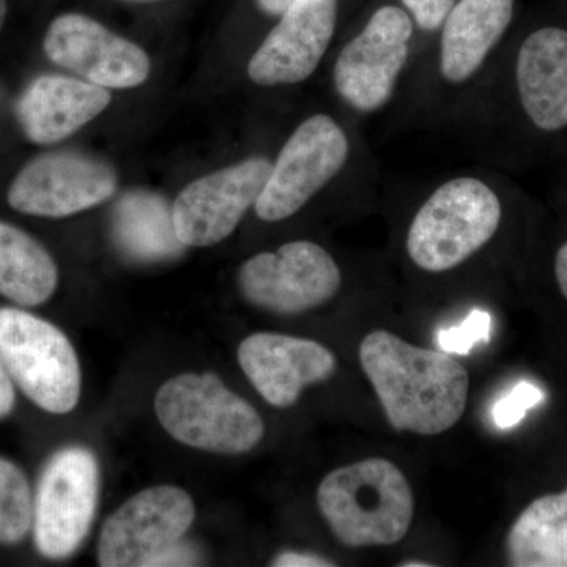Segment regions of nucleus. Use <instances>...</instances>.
<instances>
[{"instance_id": "f257e3e1", "label": "nucleus", "mask_w": 567, "mask_h": 567, "mask_svg": "<svg viewBox=\"0 0 567 567\" xmlns=\"http://www.w3.org/2000/svg\"><path fill=\"white\" fill-rule=\"evenodd\" d=\"M360 363L394 431L440 435L464 416L470 377L450 353L377 330L361 341Z\"/></svg>"}, {"instance_id": "f03ea898", "label": "nucleus", "mask_w": 567, "mask_h": 567, "mask_svg": "<svg viewBox=\"0 0 567 567\" xmlns=\"http://www.w3.org/2000/svg\"><path fill=\"white\" fill-rule=\"evenodd\" d=\"M317 506L347 548L401 543L415 517V495L401 468L383 457L364 458L328 473Z\"/></svg>"}, {"instance_id": "7ed1b4c3", "label": "nucleus", "mask_w": 567, "mask_h": 567, "mask_svg": "<svg viewBox=\"0 0 567 567\" xmlns=\"http://www.w3.org/2000/svg\"><path fill=\"white\" fill-rule=\"evenodd\" d=\"M505 216L502 196L473 175L450 178L417 208L405 248L427 274H446L491 244Z\"/></svg>"}, {"instance_id": "20e7f679", "label": "nucleus", "mask_w": 567, "mask_h": 567, "mask_svg": "<svg viewBox=\"0 0 567 567\" xmlns=\"http://www.w3.org/2000/svg\"><path fill=\"white\" fill-rule=\"evenodd\" d=\"M155 412L173 439L208 453H249L265 435L257 410L212 372L167 380L156 393Z\"/></svg>"}, {"instance_id": "39448f33", "label": "nucleus", "mask_w": 567, "mask_h": 567, "mask_svg": "<svg viewBox=\"0 0 567 567\" xmlns=\"http://www.w3.org/2000/svg\"><path fill=\"white\" fill-rule=\"evenodd\" d=\"M0 357L13 382L44 412L63 415L80 402L78 354L48 320L22 309H0Z\"/></svg>"}, {"instance_id": "423d86ee", "label": "nucleus", "mask_w": 567, "mask_h": 567, "mask_svg": "<svg viewBox=\"0 0 567 567\" xmlns=\"http://www.w3.org/2000/svg\"><path fill=\"white\" fill-rule=\"evenodd\" d=\"M100 470L92 451L69 446L44 465L33 496V540L44 558H70L84 543L99 506Z\"/></svg>"}, {"instance_id": "0eeeda50", "label": "nucleus", "mask_w": 567, "mask_h": 567, "mask_svg": "<svg viewBox=\"0 0 567 567\" xmlns=\"http://www.w3.org/2000/svg\"><path fill=\"white\" fill-rule=\"evenodd\" d=\"M415 35V22L401 7L374 11L336 59L333 82L339 99L358 114H374L393 99Z\"/></svg>"}, {"instance_id": "6e6552de", "label": "nucleus", "mask_w": 567, "mask_h": 567, "mask_svg": "<svg viewBox=\"0 0 567 567\" xmlns=\"http://www.w3.org/2000/svg\"><path fill=\"white\" fill-rule=\"evenodd\" d=\"M350 156L346 130L331 115L306 118L284 144L256 213L267 223L284 221L300 212L344 169Z\"/></svg>"}, {"instance_id": "1a4fd4ad", "label": "nucleus", "mask_w": 567, "mask_h": 567, "mask_svg": "<svg viewBox=\"0 0 567 567\" xmlns=\"http://www.w3.org/2000/svg\"><path fill=\"white\" fill-rule=\"evenodd\" d=\"M342 274L333 256L312 241H292L278 251L260 252L238 270V289L256 308L297 316L333 300Z\"/></svg>"}, {"instance_id": "9d476101", "label": "nucleus", "mask_w": 567, "mask_h": 567, "mask_svg": "<svg viewBox=\"0 0 567 567\" xmlns=\"http://www.w3.org/2000/svg\"><path fill=\"white\" fill-rule=\"evenodd\" d=\"M196 506L181 487L145 488L104 522L96 559L102 567H142L181 543Z\"/></svg>"}, {"instance_id": "9b49d317", "label": "nucleus", "mask_w": 567, "mask_h": 567, "mask_svg": "<svg viewBox=\"0 0 567 567\" xmlns=\"http://www.w3.org/2000/svg\"><path fill=\"white\" fill-rule=\"evenodd\" d=\"M271 166L254 156L186 186L173 207L178 240L204 248L229 237L262 194Z\"/></svg>"}, {"instance_id": "f8f14e48", "label": "nucleus", "mask_w": 567, "mask_h": 567, "mask_svg": "<svg viewBox=\"0 0 567 567\" xmlns=\"http://www.w3.org/2000/svg\"><path fill=\"white\" fill-rule=\"evenodd\" d=\"M513 92L529 133L546 140L567 134V25H540L520 40Z\"/></svg>"}, {"instance_id": "ddd939ff", "label": "nucleus", "mask_w": 567, "mask_h": 567, "mask_svg": "<svg viewBox=\"0 0 567 567\" xmlns=\"http://www.w3.org/2000/svg\"><path fill=\"white\" fill-rule=\"evenodd\" d=\"M117 177L107 164L74 153L29 163L11 183L9 203L25 215L63 218L110 199Z\"/></svg>"}, {"instance_id": "4468645a", "label": "nucleus", "mask_w": 567, "mask_h": 567, "mask_svg": "<svg viewBox=\"0 0 567 567\" xmlns=\"http://www.w3.org/2000/svg\"><path fill=\"white\" fill-rule=\"evenodd\" d=\"M338 13L339 0H295L254 52L251 81L275 87L308 80L333 40Z\"/></svg>"}, {"instance_id": "2eb2a0df", "label": "nucleus", "mask_w": 567, "mask_h": 567, "mask_svg": "<svg viewBox=\"0 0 567 567\" xmlns=\"http://www.w3.org/2000/svg\"><path fill=\"white\" fill-rule=\"evenodd\" d=\"M44 51L52 62L102 87H136L151 73V61L140 47L82 14L52 21Z\"/></svg>"}, {"instance_id": "dca6fc26", "label": "nucleus", "mask_w": 567, "mask_h": 567, "mask_svg": "<svg viewBox=\"0 0 567 567\" xmlns=\"http://www.w3.org/2000/svg\"><path fill=\"white\" fill-rule=\"evenodd\" d=\"M237 354L257 393L276 409L297 404L306 388L327 382L338 371V360L328 347L295 336L251 334Z\"/></svg>"}, {"instance_id": "f3484780", "label": "nucleus", "mask_w": 567, "mask_h": 567, "mask_svg": "<svg viewBox=\"0 0 567 567\" xmlns=\"http://www.w3.org/2000/svg\"><path fill=\"white\" fill-rule=\"evenodd\" d=\"M516 0H458L440 37L439 70L451 85L472 81L505 39Z\"/></svg>"}, {"instance_id": "a211bd4d", "label": "nucleus", "mask_w": 567, "mask_h": 567, "mask_svg": "<svg viewBox=\"0 0 567 567\" xmlns=\"http://www.w3.org/2000/svg\"><path fill=\"white\" fill-rule=\"evenodd\" d=\"M111 93L102 85L47 74L29 85L17 112L25 136L37 144H54L102 114Z\"/></svg>"}, {"instance_id": "6ab92c4d", "label": "nucleus", "mask_w": 567, "mask_h": 567, "mask_svg": "<svg viewBox=\"0 0 567 567\" xmlns=\"http://www.w3.org/2000/svg\"><path fill=\"white\" fill-rule=\"evenodd\" d=\"M507 565L567 567V488L529 503L507 532Z\"/></svg>"}, {"instance_id": "aec40b11", "label": "nucleus", "mask_w": 567, "mask_h": 567, "mask_svg": "<svg viewBox=\"0 0 567 567\" xmlns=\"http://www.w3.org/2000/svg\"><path fill=\"white\" fill-rule=\"evenodd\" d=\"M112 230L118 248L141 262L173 259L185 249L175 234L173 208L158 194L123 196L114 210Z\"/></svg>"}, {"instance_id": "412c9836", "label": "nucleus", "mask_w": 567, "mask_h": 567, "mask_svg": "<svg viewBox=\"0 0 567 567\" xmlns=\"http://www.w3.org/2000/svg\"><path fill=\"white\" fill-rule=\"evenodd\" d=\"M58 281L51 254L31 235L0 221V295L33 308L50 300Z\"/></svg>"}, {"instance_id": "4be33fe9", "label": "nucleus", "mask_w": 567, "mask_h": 567, "mask_svg": "<svg viewBox=\"0 0 567 567\" xmlns=\"http://www.w3.org/2000/svg\"><path fill=\"white\" fill-rule=\"evenodd\" d=\"M33 524V496L24 472L0 456V544H20Z\"/></svg>"}, {"instance_id": "5701e85b", "label": "nucleus", "mask_w": 567, "mask_h": 567, "mask_svg": "<svg viewBox=\"0 0 567 567\" xmlns=\"http://www.w3.org/2000/svg\"><path fill=\"white\" fill-rule=\"evenodd\" d=\"M492 316L481 309L470 312L458 327L447 328L439 333L443 352L468 354L481 342L491 341Z\"/></svg>"}, {"instance_id": "b1692460", "label": "nucleus", "mask_w": 567, "mask_h": 567, "mask_svg": "<svg viewBox=\"0 0 567 567\" xmlns=\"http://www.w3.org/2000/svg\"><path fill=\"white\" fill-rule=\"evenodd\" d=\"M543 401L544 393L540 388L529 382H520L495 402L492 416L498 427L509 429L520 423L528 410L539 405Z\"/></svg>"}, {"instance_id": "393cba45", "label": "nucleus", "mask_w": 567, "mask_h": 567, "mask_svg": "<svg viewBox=\"0 0 567 567\" xmlns=\"http://www.w3.org/2000/svg\"><path fill=\"white\" fill-rule=\"evenodd\" d=\"M415 25L424 32H435L442 28L454 0H401Z\"/></svg>"}, {"instance_id": "a878e982", "label": "nucleus", "mask_w": 567, "mask_h": 567, "mask_svg": "<svg viewBox=\"0 0 567 567\" xmlns=\"http://www.w3.org/2000/svg\"><path fill=\"white\" fill-rule=\"evenodd\" d=\"M199 563V554L192 544L177 543L164 554L153 558L148 566H194Z\"/></svg>"}, {"instance_id": "bb28decb", "label": "nucleus", "mask_w": 567, "mask_h": 567, "mask_svg": "<svg viewBox=\"0 0 567 567\" xmlns=\"http://www.w3.org/2000/svg\"><path fill=\"white\" fill-rule=\"evenodd\" d=\"M271 566L276 567H328L334 566L330 559L319 555L301 554V551H282L274 559Z\"/></svg>"}, {"instance_id": "cd10ccee", "label": "nucleus", "mask_w": 567, "mask_h": 567, "mask_svg": "<svg viewBox=\"0 0 567 567\" xmlns=\"http://www.w3.org/2000/svg\"><path fill=\"white\" fill-rule=\"evenodd\" d=\"M13 383L9 369L0 357V420L10 415L17 401Z\"/></svg>"}, {"instance_id": "c85d7f7f", "label": "nucleus", "mask_w": 567, "mask_h": 567, "mask_svg": "<svg viewBox=\"0 0 567 567\" xmlns=\"http://www.w3.org/2000/svg\"><path fill=\"white\" fill-rule=\"evenodd\" d=\"M554 276L559 292L567 300V240L555 252Z\"/></svg>"}, {"instance_id": "c756f323", "label": "nucleus", "mask_w": 567, "mask_h": 567, "mask_svg": "<svg viewBox=\"0 0 567 567\" xmlns=\"http://www.w3.org/2000/svg\"><path fill=\"white\" fill-rule=\"evenodd\" d=\"M293 2L295 0H257L260 9L270 14L284 13Z\"/></svg>"}, {"instance_id": "7c9ffc66", "label": "nucleus", "mask_w": 567, "mask_h": 567, "mask_svg": "<svg viewBox=\"0 0 567 567\" xmlns=\"http://www.w3.org/2000/svg\"><path fill=\"white\" fill-rule=\"evenodd\" d=\"M7 17V2L6 0H0V29H2L3 21H6Z\"/></svg>"}, {"instance_id": "2f4dec72", "label": "nucleus", "mask_w": 567, "mask_h": 567, "mask_svg": "<svg viewBox=\"0 0 567 567\" xmlns=\"http://www.w3.org/2000/svg\"><path fill=\"white\" fill-rule=\"evenodd\" d=\"M402 567H432L434 565H431V563H420V561H412V563H402Z\"/></svg>"}]
</instances>
